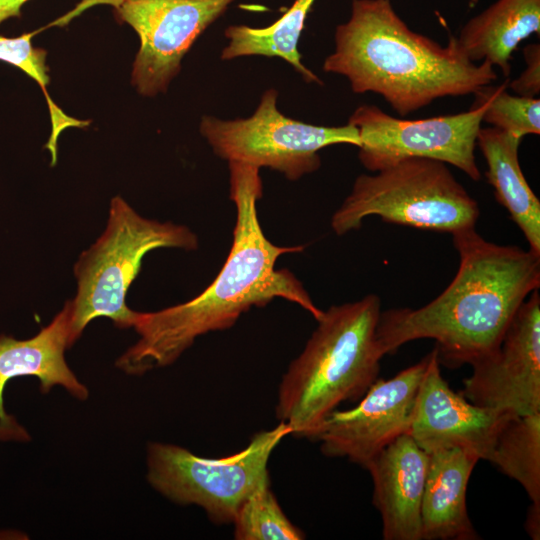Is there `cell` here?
Listing matches in <instances>:
<instances>
[{"instance_id": "cell-24", "label": "cell", "mask_w": 540, "mask_h": 540, "mask_svg": "<svg viewBox=\"0 0 540 540\" xmlns=\"http://www.w3.org/2000/svg\"><path fill=\"white\" fill-rule=\"evenodd\" d=\"M526 68L510 83V88L523 97H536L540 92V45L531 43L523 48Z\"/></svg>"}, {"instance_id": "cell-20", "label": "cell", "mask_w": 540, "mask_h": 540, "mask_svg": "<svg viewBox=\"0 0 540 540\" xmlns=\"http://www.w3.org/2000/svg\"><path fill=\"white\" fill-rule=\"evenodd\" d=\"M488 461L520 483L531 506L540 508V413L510 417Z\"/></svg>"}, {"instance_id": "cell-11", "label": "cell", "mask_w": 540, "mask_h": 540, "mask_svg": "<svg viewBox=\"0 0 540 540\" xmlns=\"http://www.w3.org/2000/svg\"><path fill=\"white\" fill-rule=\"evenodd\" d=\"M428 360L429 354L390 379H377L355 407L333 411L313 439L321 452L365 468L387 445L408 434Z\"/></svg>"}, {"instance_id": "cell-3", "label": "cell", "mask_w": 540, "mask_h": 540, "mask_svg": "<svg viewBox=\"0 0 540 540\" xmlns=\"http://www.w3.org/2000/svg\"><path fill=\"white\" fill-rule=\"evenodd\" d=\"M323 71L342 75L357 94L373 92L400 116L438 98L463 96L497 79L488 61H470L451 36L446 46L412 31L390 0H352L335 29Z\"/></svg>"}, {"instance_id": "cell-7", "label": "cell", "mask_w": 540, "mask_h": 540, "mask_svg": "<svg viewBox=\"0 0 540 540\" xmlns=\"http://www.w3.org/2000/svg\"><path fill=\"white\" fill-rule=\"evenodd\" d=\"M279 422L256 433L234 454L207 458L166 443L152 442L147 453V479L162 495L181 505L201 507L216 524H229L242 503L270 482L268 462L278 444L291 435Z\"/></svg>"}, {"instance_id": "cell-10", "label": "cell", "mask_w": 540, "mask_h": 540, "mask_svg": "<svg viewBox=\"0 0 540 540\" xmlns=\"http://www.w3.org/2000/svg\"><path fill=\"white\" fill-rule=\"evenodd\" d=\"M235 0H96L137 33L131 84L146 97L165 93L196 39Z\"/></svg>"}, {"instance_id": "cell-6", "label": "cell", "mask_w": 540, "mask_h": 540, "mask_svg": "<svg viewBox=\"0 0 540 540\" xmlns=\"http://www.w3.org/2000/svg\"><path fill=\"white\" fill-rule=\"evenodd\" d=\"M479 215L478 203L446 163L411 157L359 175L331 227L341 236L360 229L366 217L379 216L387 223L452 234L474 228Z\"/></svg>"}, {"instance_id": "cell-22", "label": "cell", "mask_w": 540, "mask_h": 540, "mask_svg": "<svg viewBox=\"0 0 540 540\" xmlns=\"http://www.w3.org/2000/svg\"><path fill=\"white\" fill-rule=\"evenodd\" d=\"M36 33L37 31L25 33L12 38L0 35V61L19 68L41 87L52 120V133L45 147L50 151L52 165H54L57 159V139L61 131L67 127H82L87 124L65 115L50 99L47 93V85L50 81L46 65L47 52L42 48L33 47L31 39Z\"/></svg>"}, {"instance_id": "cell-23", "label": "cell", "mask_w": 540, "mask_h": 540, "mask_svg": "<svg viewBox=\"0 0 540 540\" xmlns=\"http://www.w3.org/2000/svg\"><path fill=\"white\" fill-rule=\"evenodd\" d=\"M507 82L497 87L483 86L474 94L487 101L482 122L522 139L540 134V99L513 96L506 91Z\"/></svg>"}, {"instance_id": "cell-15", "label": "cell", "mask_w": 540, "mask_h": 540, "mask_svg": "<svg viewBox=\"0 0 540 540\" xmlns=\"http://www.w3.org/2000/svg\"><path fill=\"white\" fill-rule=\"evenodd\" d=\"M71 301L34 337L16 340L0 335V439H27L25 430L6 414L3 395L9 380L35 376L40 388L47 393L60 385L80 400L88 397L87 388L68 367L64 351L70 347Z\"/></svg>"}, {"instance_id": "cell-1", "label": "cell", "mask_w": 540, "mask_h": 540, "mask_svg": "<svg viewBox=\"0 0 540 540\" xmlns=\"http://www.w3.org/2000/svg\"><path fill=\"white\" fill-rule=\"evenodd\" d=\"M228 168L236 221L225 263L193 299L156 312H136L132 327L139 339L116 361L128 374L141 375L174 363L198 337L229 329L252 307L276 298L299 305L316 321L323 315L291 271L275 268L280 256L304 247L278 246L265 236L257 213L263 195L260 168L241 162H228Z\"/></svg>"}, {"instance_id": "cell-4", "label": "cell", "mask_w": 540, "mask_h": 540, "mask_svg": "<svg viewBox=\"0 0 540 540\" xmlns=\"http://www.w3.org/2000/svg\"><path fill=\"white\" fill-rule=\"evenodd\" d=\"M380 313V298L368 294L330 306L317 320L278 387L276 417L291 428V435L313 440L340 404L359 400L378 379Z\"/></svg>"}, {"instance_id": "cell-19", "label": "cell", "mask_w": 540, "mask_h": 540, "mask_svg": "<svg viewBox=\"0 0 540 540\" xmlns=\"http://www.w3.org/2000/svg\"><path fill=\"white\" fill-rule=\"evenodd\" d=\"M315 0H294L290 8L267 27L231 25L224 32L228 40L220 58L224 61L244 56L279 57L288 62L307 83L322 85L321 79L302 63L298 51L305 20Z\"/></svg>"}, {"instance_id": "cell-13", "label": "cell", "mask_w": 540, "mask_h": 540, "mask_svg": "<svg viewBox=\"0 0 540 540\" xmlns=\"http://www.w3.org/2000/svg\"><path fill=\"white\" fill-rule=\"evenodd\" d=\"M514 415L475 405L444 380L436 347L417 392L408 434L427 453L460 448L489 459L497 436Z\"/></svg>"}, {"instance_id": "cell-8", "label": "cell", "mask_w": 540, "mask_h": 540, "mask_svg": "<svg viewBox=\"0 0 540 540\" xmlns=\"http://www.w3.org/2000/svg\"><path fill=\"white\" fill-rule=\"evenodd\" d=\"M277 99L278 91L267 89L251 116L223 120L204 115L199 131L221 159L270 168L290 181L317 171L321 166L318 152L325 147H360L355 126H319L292 119L280 112Z\"/></svg>"}, {"instance_id": "cell-16", "label": "cell", "mask_w": 540, "mask_h": 540, "mask_svg": "<svg viewBox=\"0 0 540 540\" xmlns=\"http://www.w3.org/2000/svg\"><path fill=\"white\" fill-rule=\"evenodd\" d=\"M478 461L477 456L460 448L429 453L421 504L422 539H479L466 507L467 485Z\"/></svg>"}, {"instance_id": "cell-5", "label": "cell", "mask_w": 540, "mask_h": 540, "mask_svg": "<svg viewBox=\"0 0 540 540\" xmlns=\"http://www.w3.org/2000/svg\"><path fill=\"white\" fill-rule=\"evenodd\" d=\"M158 248L195 250L198 238L184 225L139 215L124 199L111 200L106 228L74 266L77 292L71 301L70 344L92 320L111 319L121 329L133 326L136 311L126 295L144 256Z\"/></svg>"}, {"instance_id": "cell-17", "label": "cell", "mask_w": 540, "mask_h": 540, "mask_svg": "<svg viewBox=\"0 0 540 540\" xmlns=\"http://www.w3.org/2000/svg\"><path fill=\"white\" fill-rule=\"evenodd\" d=\"M532 34H540V0H497L471 18L456 38L470 61H488L508 77L512 53Z\"/></svg>"}, {"instance_id": "cell-21", "label": "cell", "mask_w": 540, "mask_h": 540, "mask_svg": "<svg viewBox=\"0 0 540 540\" xmlns=\"http://www.w3.org/2000/svg\"><path fill=\"white\" fill-rule=\"evenodd\" d=\"M237 540H301L305 534L285 515L270 482L255 490L239 507L234 520Z\"/></svg>"}, {"instance_id": "cell-9", "label": "cell", "mask_w": 540, "mask_h": 540, "mask_svg": "<svg viewBox=\"0 0 540 540\" xmlns=\"http://www.w3.org/2000/svg\"><path fill=\"white\" fill-rule=\"evenodd\" d=\"M475 96L466 112L418 120L395 118L374 105L357 107L348 123L359 132L361 164L376 172L405 158H428L453 165L478 181L474 151L487 101Z\"/></svg>"}, {"instance_id": "cell-18", "label": "cell", "mask_w": 540, "mask_h": 540, "mask_svg": "<svg viewBox=\"0 0 540 540\" xmlns=\"http://www.w3.org/2000/svg\"><path fill=\"white\" fill-rule=\"evenodd\" d=\"M521 141L495 127H487L479 129L476 144L486 161L485 175L496 200L522 231L529 250L540 255V201L520 167Z\"/></svg>"}, {"instance_id": "cell-12", "label": "cell", "mask_w": 540, "mask_h": 540, "mask_svg": "<svg viewBox=\"0 0 540 540\" xmlns=\"http://www.w3.org/2000/svg\"><path fill=\"white\" fill-rule=\"evenodd\" d=\"M519 307L499 346L471 364L460 393L475 405L514 416L540 413V295Z\"/></svg>"}, {"instance_id": "cell-14", "label": "cell", "mask_w": 540, "mask_h": 540, "mask_svg": "<svg viewBox=\"0 0 540 540\" xmlns=\"http://www.w3.org/2000/svg\"><path fill=\"white\" fill-rule=\"evenodd\" d=\"M428 463L429 453L403 434L366 465L384 540H422L421 504Z\"/></svg>"}, {"instance_id": "cell-2", "label": "cell", "mask_w": 540, "mask_h": 540, "mask_svg": "<svg viewBox=\"0 0 540 540\" xmlns=\"http://www.w3.org/2000/svg\"><path fill=\"white\" fill-rule=\"evenodd\" d=\"M460 258L451 283L417 308L381 311L376 338L382 355L418 339L436 342L439 362L471 365L500 344L521 304L540 287V255L485 240L474 228L452 233Z\"/></svg>"}, {"instance_id": "cell-25", "label": "cell", "mask_w": 540, "mask_h": 540, "mask_svg": "<svg viewBox=\"0 0 540 540\" xmlns=\"http://www.w3.org/2000/svg\"><path fill=\"white\" fill-rule=\"evenodd\" d=\"M29 0H0V24L9 18L20 17L22 6Z\"/></svg>"}]
</instances>
